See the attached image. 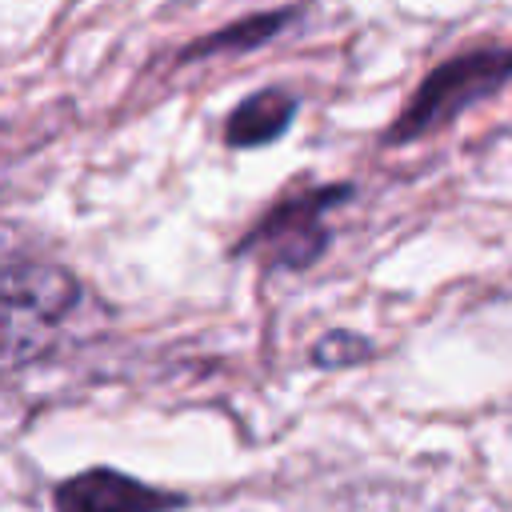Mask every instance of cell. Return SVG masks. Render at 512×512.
<instances>
[{"mask_svg":"<svg viewBox=\"0 0 512 512\" xmlns=\"http://www.w3.org/2000/svg\"><path fill=\"white\" fill-rule=\"evenodd\" d=\"M372 340L352 332V328H332L312 344V364L316 368H348V364H364L372 360Z\"/></svg>","mask_w":512,"mask_h":512,"instance_id":"7","label":"cell"},{"mask_svg":"<svg viewBox=\"0 0 512 512\" xmlns=\"http://www.w3.org/2000/svg\"><path fill=\"white\" fill-rule=\"evenodd\" d=\"M184 504V492L144 484L140 476L108 464L84 468L52 488V512H176Z\"/></svg>","mask_w":512,"mask_h":512,"instance_id":"4","label":"cell"},{"mask_svg":"<svg viewBox=\"0 0 512 512\" xmlns=\"http://www.w3.org/2000/svg\"><path fill=\"white\" fill-rule=\"evenodd\" d=\"M296 20V8H272V12H256V16H244L228 28H216L208 32L204 40H192L176 64H196V60H208V56H232V52H252L268 40H276L280 32H288Z\"/></svg>","mask_w":512,"mask_h":512,"instance_id":"6","label":"cell"},{"mask_svg":"<svg viewBox=\"0 0 512 512\" xmlns=\"http://www.w3.org/2000/svg\"><path fill=\"white\" fill-rule=\"evenodd\" d=\"M80 280L48 260H4V364L16 372L40 356L44 340L80 308Z\"/></svg>","mask_w":512,"mask_h":512,"instance_id":"2","label":"cell"},{"mask_svg":"<svg viewBox=\"0 0 512 512\" xmlns=\"http://www.w3.org/2000/svg\"><path fill=\"white\" fill-rule=\"evenodd\" d=\"M504 84H512V44L460 52L424 76V84L412 92V100L400 108V116L384 132V144L400 148V144L424 140L436 128L464 116L472 104L496 96Z\"/></svg>","mask_w":512,"mask_h":512,"instance_id":"1","label":"cell"},{"mask_svg":"<svg viewBox=\"0 0 512 512\" xmlns=\"http://www.w3.org/2000/svg\"><path fill=\"white\" fill-rule=\"evenodd\" d=\"M352 196H356L352 184H320V188H308V192L280 196L232 244V256H256L272 272L312 268L332 244V228L324 224V216L336 212L340 204H348Z\"/></svg>","mask_w":512,"mask_h":512,"instance_id":"3","label":"cell"},{"mask_svg":"<svg viewBox=\"0 0 512 512\" xmlns=\"http://www.w3.org/2000/svg\"><path fill=\"white\" fill-rule=\"evenodd\" d=\"M292 120H296V96L288 88H260V92L244 96L228 112V120H224V144L236 148V152L264 148V144L280 140Z\"/></svg>","mask_w":512,"mask_h":512,"instance_id":"5","label":"cell"}]
</instances>
